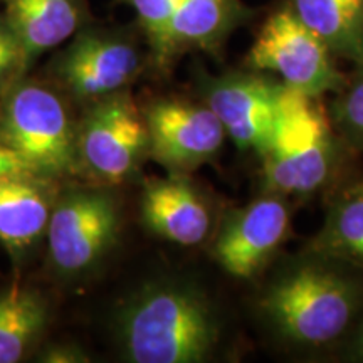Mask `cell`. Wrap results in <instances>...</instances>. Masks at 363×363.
Wrapping results in <instances>:
<instances>
[{"instance_id": "cell-1", "label": "cell", "mask_w": 363, "mask_h": 363, "mask_svg": "<svg viewBox=\"0 0 363 363\" xmlns=\"http://www.w3.org/2000/svg\"><path fill=\"white\" fill-rule=\"evenodd\" d=\"M123 352L135 363H201L220 340V320L199 288L158 281L133 294L118 316Z\"/></svg>"}, {"instance_id": "cell-2", "label": "cell", "mask_w": 363, "mask_h": 363, "mask_svg": "<svg viewBox=\"0 0 363 363\" xmlns=\"http://www.w3.org/2000/svg\"><path fill=\"white\" fill-rule=\"evenodd\" d=\"M274 333L305 348L325 347L347 333L363 310V286L331 259L310 252L272 278L259 301Z\"/></svg>"}, {"instance_id": "cell-3", "label": "cell", "mask_w": 363, "mask_h": 363, "mask_svg": "<svg viewBox=\"0 0 363 363\" xmlns=\"http://www.w3.org/2000/svg\"><path fill=\"white\" fill-rule=\"evenodd\" d=\"M321 99L284 86L269 143L259 155L266 192L308 195L330 180L337 140Z\"/></svg>"}, {"instance_id": "cell-4", "label": "cell", "mask_w": 363, "mask_h": 363, "mask_svg": "<svg viewBox=\"0 0 363 363\" xmlns=\"http://www.w3.org/2000/svg\"><path fill=\"white\" fill-rule=\"evenodd\" d=\"M4 98L0 142L40 177L65 175L74 169L78 143L61 98L44 84L22 78Z\"/></svg>"}, {"instance_id": "cell-5", "label": "cell", "mask_w": 363, "mask_h": 363, "mask_svg": "<svg viewBox=\"0 0 363 363\" xmlns=\"http://www.w3.org/2000/svg\"><path fill=\"white\" fill-rule=\"evenodd\" d=\"M333 56L293 9L284 7L271 13L261 26L246 62L254 71L276 74L288 88L323 98L347 86Z\"/></svg>"}, {"instance_id": "cell-6", "label": "cell", "mask_w": 363, "mask_h": 363, "mask_svg": "<svg viewBox=\"0 0 363 363\" xmlns=\"http://www.w3.org/2000/svg\"><path fill=\"white\" fill-rule=\"evenodd\" d=\"M143 66L142 49L125 29L96 27L89 22L54 57V76L83 99H99L123 91Z\"/></svg>"}, {"instance_id": "cell-7", "label": "cell", "mask_w": 363, "mask_h": 363, "mask_svg": "<svg viewBox=\"0 0 363 363\" xmlns=\"http://www.w3.org/2000/svg\"><path fill=\"white\" fill-rule=\"evenodd\" d=\"M120 211L106 190H72L54 206L48 224L49 256L62 274H79L101 259L115 242Z\"/></svg>"}, {"instance_id": "cell-8", "label": "cell", "mask_w": 363, "mask_h": 363, "mask_svg": "<svg viewBox=\"0 0 363 363\" xmlns=\"http://www.w3.org/2000/svg\"><path fill=\"white\" fill-rule=\"evenodd\" d=\"M78 155L99 179L120 182L148 155V126L125 91L99 98L81 125Z\"/></svg>"}, {"instance_id": "cell-9", "label": "cell", "mask_w": 363, "mask_h": 363, "mask_svg": "<svg viewBox=\"0 0 363 363\" xmlns=\"http://www.w3.org/2000/svg\"><path fill=\"white\" fill-rule=\"evenodd\" d=\"M284 84L262 71L227 72L203 84L206 104L240 152L257 155L269 143Z\"/></svg>"}, {"instance_id": "cell-10", "label": "cell", "mask_w": 363, "mask_h": 363, "mask_svg": "<svg viewBox=\"0 0 363 363\" xmlns=\"http://www.w3.org/2000/svg\"><path fill=\"white\" fill-rule=\"evenodd\" d=\"M148 155L174 174L192 172L211 162L225 138L224 126L203 104L158 99L145 113Z\"/></svg>"}, {"instance_id": "cell-11", "label": "cell", "mask_w": 363, "mask_h": 363, "mask_svg": "<svg viewBox=\"0 0 363 363\" xmlns=\"http://www.w3.org/2000/svg\"><path fill=\"white\" fill-rule=\"evenodd\" d=\"M288 233V202L283 195L266 192L225 217L212 252L227 274L251 279L264 269Z\"/></svg>"}, {"instance_id": "cell-12", "label": "cell", "mask_w": 363, "mask_h": 363, "mask_svg": "<svg viewBox=\"0 0 363 363\" xmlns=\"http://www.w3.org/2000/svg\"><path fill=\"white\" fill-rule=\"evenodd\" d=\"M142 217L153 234L180 246L203 242L212 225L203 197L180 174L153 179L145 185Z\"/></svg>"}, {"instance_id": "cell-13", "label": "cell", "mask_w": 363, "mask_h": 363, "mask_svg": "<svg viewBox=\"0 0 363 363\" xmlns=\"http://www.w3.org/2000/svg\"><path fill=\"white\" fill-rule=\"evenodd\" d=\"M26 52L27 66L89 24L88 0H0Z\"/></svg>"}, {"instance_id": "cell-14", "label": "cell", "mask_w": 363, "mask_h": 363, "mask_svg": "<svg viewBox=\"0 0 363 363\" xmlns=\"http://www.w3.org/2000/svg\"><path fill=\"white\" fill-rule=\"evenodd\" d=\"M249 16L240 0H180L169 27L163 67L187 51L216 54Z\"/></svg>"}, {"instance_id": "cell-15", "label": "cell", "mask_w": 363, "mask_h": 363, "mask_svg": "<svg viewBox=\"0 0 363 363\" xmlns=\"http://www.w3.org/2000/svg\"><path fill=\"white\" fill-rule=\"evenodd\" d=\"M49 194L38 175L0 177V242L21 254L48 230Z\"/></svg>"}, {"instance_id": "cell-16", "label": "cell", "mask_w": 363, "mask_h": 363, "mask_svg": "<svg viewBox=\"0 0 363 363\" xmlns=\"http://www.w3.org/2000/svg\"><path fill=\"white\" fill-rule=\"evenodd\" d=\"M289 7L335 56L363 66V0H291Z\"/></svg>"}, {"instance_id": "cell-17", "label": "cell", "mask_w": 363, "mask_h": 363, "mask_svg": "<svg viewBox=\"0 0 363 363\" xmlns=\"http://www.w3.org/2000/svg\"><path fill=\"white\" fill-rule=\"evenodd\" d=\"M310 252L363 269V185L333 202Z\"/></svg>"}, {"instance_id": "cell-18", "label": "cell", "mask_w": 363, "mask_h": 363, "mask_svg": "<svg viewBox=\"0 0 363 363\" xmlns=\"http://www.w3.org/2000/svg\"><path fill=\"white\" fill-rule=\"evenodd\" d=\"M48 321V305L30 288L0 293V363H16L33 347Z\"/></svg>"}, {"instance_id": "cell-19", "label": "cell", "mask_w": 363, "mask_h": 363, "mask_svg": "<svg viewBox=\"0 0 363 363\" xmlns=\"http://www.w3.org/2000/svg\"><path fill=\"white\" fill-rule=\"evenodd\" d=\"M118 2L133 9L140 29L147 38L152 59L158 67H163L169 27L180 0H118Z\"/></svg>"}, {"instance_id": "cell-20", "label": "cell", "mask_w": 363, "mask_h": 363, "mask_svg": "<svg viewBox=\"0 0 363 363\" xmlns=\"http://www.w3.org/2000/svg\"><path fill=\"white\" fill-rule=\"evenodd\" d=\"M330 116L340 135L353 147L363 150V66L357 79L340 91Z\"/></svg>"}, {"instance_id": "cell-21", "label": "cell", "mask_w": 363, "mask_h": 363, "mask_svg": "<svg viewBox=\"0 0 363 363\" xmlns=\"http://www.w3.org/2000/svg\"><path fill=\"white\" fill-rule=\"evenodd\" d=\"M27 69L29 66L21 40L0 11V91H7Z\"/></svg>"}, {"instance_id": "cell-22", "label": "cell", "mask_w": 363, "mask_h": 363, "mask_svg": "<svg viewBox=\"0 0 363 363\" xmlns=\"http://www.w3.org/2000/svg\"><path fill=\"white\" fill-rule=\"evenodd\" d=\"M6 175H38L33 167L21 158L11 147L0 142V177ZM39 177V175H38Z\"/></svg>"}, {"instance_id": "cell-23", "label": "cell", "mask_w": 363, "mask_h": 363, "mask_svg": "<svg viewBox=\"0 0 363 363\" xmlns=\"http://www.w3.org/2000/svg\"><path fill=\"white\" fill-rule=\"evenodd\" d=\"M40 362H51V363H74V362H89V358L84 355L78 348L71 347V345H57L51 347L49 350L44 352L40 357Z\"/></svg>"}, {"instance_id": "cell-24", "label": "cell", "mask_w": 363, "mask_h": 363, "mask_svg": "<svg viewBox=\"0 0 363 363\" xmlns=\"http://www.w3.org/2000/svg\"><path fill=\"white\" fill-rule=\"evenodd\" d=\"M357 323L353 326V333L348 342V358L363 362V311L357 316Z\"/></svg>"}]
</instances>
